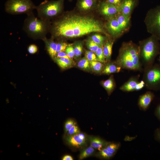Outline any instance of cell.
Instances as JSON below:
<instances>
[{
  "label": "cell",
  "mask_w": 160,
  "mask_h": 160,
  "mask_svg": "<svg viewBox=\"0 0 160 160\" xmlns=\"http://www.w3.org/2000/svg\"><path fill=\"white\" fill-rule=\"evenodd\" d=\"M141 61L143 68L154 64L155 59L160 53V43L154 36L150 37L140 42Z\"/></svg>",
  "instance_id": "4"
},
{
  "label": "cell",
  "mask_w": 160,
  "mask_h": 160,
  "mask_svg": "<svg viewBox=\"0 0 160 160\" xmlns=\"http://www.w3.org/2000/svg\"><path fill=\"white\" fill-rule=\"evenodd\" d=\"M24 22L23 29L33 39H41L49 32L51 21L36 17L33 12L27 15Z\"/></svg>",
  "instance_id": "3"
},
{
  "label": "cell",
  "mask_w": 160,
  "mask_h": 160,
  "mask_svg": "<svg viewBox=\"0 0 160 160\" xmlns=\"http://www.w3.org/2000/svg\"><path fill=\"white\" fill-rule=\"evenodd\" d=\"M105 25L106 30L114 38H118L123 33L120 28L116 15L108 20Z\"/></svg>",
  "instance_id": "12"
},
{
  "label": "cell",
  "mask_w": 160,
  "mask_h": 160,
  "mask_svg": "<svg viewBox=\"0 0 160 160\" xmlns=\"http://www.w3.org/2000/svg\"><path fill=\"white\" fill-rule=\"evenodd\" d=\"M122 0H105L106 2L117 7H119Z\"/></svg>",
  "instance_id": "38"
},
{
  "label": "cell",
  "mask_w": 160,
  "mask_h": 160,
  "mask_svg": "<svg viewBox=\"0 0 160 160\" xmlns=\"http://www.w3.org/2000/svg\"><path fill=\"white\" fill-rule=\"evenodd\" d=\"M56 42L57 53L60 52L65 51L68 44L65 41V40H58Z\"/></svg>",
  "instance_id": "32"
},
{
  "label": "cell",
  "mask_w": 160,
  "mask_h": 160,
  "mask_svg": "<svg viewBox=\"0 0 160 160\" xmlns=\"http://www.w3.org/2000/svg\"><path fill=\"white\" fill-rule=\"evenodd\" d=\"M160 55H159V63H160Z\"/></svg>",
  "instance_id": "45"
},
{
  "label": "cell",
  "mask_w": 160,
  "mask_h": 160,
  "mask_svg": "<svg viewBox=\"0 0 160 160\" xmlns=\"http://www.w3.org/2000/svg\"><path fill=\"white\" fill-rule=\"evenodd\" d=\"M36 8L31 0H7L5 4L6 12L13 15H27L33 12Z\"/></svg>",
  "instance_id": "7"
},
{
  "label": "cell",
  "mask_w": 160,
  "mask_h": 160,
  "mask_svg": "<svg viewBox=\"0 0 160 160\" xmlns=\"http://www.w3.org/2000/svg\"><path fill=\"white\" fill-rule=\"evenodd\" d=\"M80 132L79 128L76 124L72 127L66 133L67 135H71L78 134Z\"/></svg>",
  "instance_id": "36"
},
{
  "label": "cell",
  "mask_w": 160,
  "mask_h": 160,
  "mask_svg": "<svg viewBox=\"0 0 160 160\" xmlns=\"http://www.w3.org/2000/svg\"><path fill=\"white\" fill-rule=\"evenodd\" d=\"M115 61L122 69L140 72L143 70L140 60L139 46L132 41L122 43Z\"/></svg>",
  "instance_id": "2"
},
{
  "label": "cell",
  "mask_w": 160,
  "mask_h": 160,
  "mask_svg": "<svg viewBox=\"0 0 160 160\" xmlns=\"http://www.w3.org/2000/svg\"><path fill=\"white\" fill-rule=\"evenodd\" d=\"M145 87V83L143 80H142L139 81L138 84L136 88V91L142 89Z\"/></svg>",
  "instance_id": "42"
},
{
  "label": "cell",
  "mask_w": 160,
  "mask_h": 160,
  "mask_svg": "<svg viewBox=\"0 0 160 160\" xmlns=\"http://www.w3.org/2000/svg\"><path fill=\"white\" fill-rule=\"evenodd\" d=\"M155 139L160 142V127L157 129L155 131L154 134Z\"/></svg>",
  "instance_id": "40"
},
{
  "label": "cell",
  "mask_w": 160,
  "mask_h": 160,
  "mask_svg": "<svg viewBox=\"0 0 160 160\" xmlns=\"http://www.w3.org/2000/svg\"><path fill=\"white\" fill-rule=\"evenodd\" d=\"M77 65L79 68L84 71L90 72L93 71L89 60L85 56L78 60Z\"/></svg>",
  "instance_id": "24"
},
{
  "label": "cell",
  "mask_w": 160,
  "mask_h": 160,
  "mask_svg": "<svg viewBox=\"0 0 160 160\" xmlns=\"http://www.w3.org/2000/svg\"><path fill=\"white\" fill-rule=\"evenodd\" d=\"M143 80L148 89L160 90V65L154 64L143 68Z\"/></svg>",
  "instance_id": "6"
},
{
  "label": "cell",
  "mask_w": 160,
  "mask_h": 160,
  "mask_svg": "<svg viewBox=\"0 0 160 160\" xmlns=\"http://www.w3.org/2000/svg\"><path fill=\"white\" fill-rule=\"evenodd\" d=\"M103 46H100L95 54L99 62L105 64L106 63V61L103 52Z\"/></svg>",
  "instance_id": "31"
},
{
  "label": "cell",
  "mask_w": 160,
  "mask_h": 160,
  "mask_svg": "<svg viewBox=\"0 0 160 160\" xmlns=\"http://www.w3.org/2000/svg\"><path fill=\"white\" fill-rule=\"evenodd\" d=\"M154 97V93L150 91L146 92L144 94L140 95L138 103L140 108L145 111L148 108Z\"/></svg>",
  "instance_id": "13"
},
{
  "label": "cell",
  "mask_w": 160,
  "mask_h": 160,
  "mask_svg": "<svg viewBox=\"0 0 160 160\" xmlns=\"http://www.w3.org/2000/svg\"><path fill=\"white\" fill-rule=\"evenodd\" d=\"M83 43L82 41H78L73 44L74 50V58L76 60L81 57L83 52Z\"/></svg>",
  "instance_id": "25"
},
{
  "label": "cell",
  "mask_w": 160,
  "mask_h": 160,
  "mask_svg": "<svg viewBox=\"0 0 160 160\" xmlns=\"http://www.w3.org/2000/svg\"><path fill=\"white\" fill-rule=\"evenodd\" d=\"M55 57H63L71 59L68 54L65 51H62L57 52V53Z\"/></svg>",
  "instance_id": "39"
},
{
  "label": "cell",
  "mask_w": 160,
  "mask_h": 160,
  "mask_svg": "<svg viewBox=\"0 0 160 160\" xmlns=\"http://www.w3.org/2000/svg\"><path fill=\"white\" fill-rule=\"evenodd\" d=\"M53 60L62 68L66 69L73 67L75 63L73 59L63 57H55Z\"/></svg>",
  "instance_id": "20"
},
{
  "label": "cell",
  "mask_w": 160,
  "mask_h": 160,
  "mask_svg": "<svg viewBox=\"0 0 160 160\" xmlns=\"http://www.w3.org/2000/svg\"><path fill=\"white\" fill-rule=\"evenodd\" d=\"M120 144L118 143L108 142L105 147L110 153L114 155L119 149Z\"/></svg>",
  "instance_id": "29"
},
{
  "label": "cell",
  "mask_w": 160,
  "mask_h": 160,
  "mask_svg": "<svg viewBox=\"0 0 160 160\" xmlns=\"http://www.w3.org/2000/svg\"><path fill=\"white\" fill-rule=\"evenodd\" d=\"M65 0H45L36 6L38 17L43 20L51 21L63 12Z\"/></svg>",
  "instance_id": "5"
},
{
  "label": "cell",
  "mask_w": 160,
  "mask_h": 160,
  "mask_svg": "<svg viewBox=\"0 0 160 160\" xmlns=\"http://www.w3.org/2000/svg\"><path fill=\"white\" fill-rule=\"evenodd\" d=\"M82 149L79 156V160H82L92 156L95 151V149L90 145Z\"/></svg>",
  "instance_id": "23"
},
{
  "label": "cell",
  "mask_w": 160,
  "mask_h": 160,
  "mask_svg": "<svg viewBox=\"0 0 160 160\" xmlns=\"http://www.w3.org/2000/svg\"><path fill=\"white\" fill-rule=\"evenodd\" d=\"M55 39L51 36L49 39L46 37L42 40L44 42L47 50L51 57L54 59L57 53V43L54 41Z\"/></svg>",
  "instance_id": "16"
},
{
  "label": "cell",
  "mask_w": 160,
  "mask_h": 160,
  "mask_svg": "<svg viewBox=\"0 0 160 160\" xmlns=\"http://www.w3.org/2000/svg\"><path fill=\"white\" fill-rule=\"evenodd\" d=\"M137 1V0H122L119 6L120 12L126 16L130 17L131 14Z\"/></svg>",
  "instance_id": "15"
},
{
  "label": "cell",
  "mask_w": 160,
  "mask_h": 160,
  "mask_svg": "<svg viewBox=\"0 0 160 160\" xmlns=\"http://www.w3.org/2000/svg\"><path fill=\"white\" fill-rule=\"evenodd\" d=\"M95 0L98 2L100 1H105V0Z\"/></svg>",
  "instance_id": "44"
},
{
  "label": "cell",
  "mask_w": 160,
  "mask_h": 160,
  "mask_svg": "<svg viewBox=\"0 0 160 160\" xmlns=\"http://www.w3.org/2000/svg\"><path fill=\"white\" fill-rule=\"evenodd\" d=\"M97 155L99 157L105 159H110L114 155L108 151L105 147L99 151Z\"/></svg>",
  "instance_id": "28"
},
{
  "label": "cell",
  "mask_w": 160,
  "mask_h": 160,
  "mask_svg": "<svg viewBox=\"0 0 160 160\" xmlns=\"http://www.w3.org/2000/svg\"><path fill=\"white\" fill-rule=\"evenodd\" d=\"M120 29L123 33L128 29L130 24V17L126 16L121 12L116 15Z\"/></svg>",
  "instance_id": "17"
},
{
  "label": "cell",
  "mask_w": 160,
  "mask_h": 160,
  "mask_svg": "<svg viewBox=\"0 0 160 160\" xmlns=\"http://www.w3.org/2000/svg\"><path fill=\"white\" fill-rule=\"evenodd\" d=\"M97 4L95 0H77L76 9L81 13H90L96 10Z\"/></svg>",
  "instance_id": "11"
},
{
  "label": "cell",
  "mask_w": 160,
  "mask_h": 160,
  "mask_svg": "<svg viewBox=\"0 0 160 160\" xmlns=\"http://www.w3.org/2000/svg\"><path fill=\"white\" fill-rule=\"evenodd\" d=\"M65 140L67 143L72 148L82 149L87 146L88 136L84 133L80 132L73 135H67Z\"/></svg>",
  "instance_id": "9"
},
{
  "label": "cell",
  "mask_w": 160,
  "mask_h": 160,
  "mask_svg": "<svg viewBox=\"0 0 160 160\" xmlns=\"http://www.w3.org/2000/svg\"><path fill=\"white\" fill-rule=\"evenodd\" d=\"M63 160H73V157L71 155H66L64 156L62 158Z\"/></svg>",
  "instance_id": "43"
},
{
  "label": "cell",
  "mask_w": 160,
  "mask_h": 160,
  "mask_svg": "<svg viewBox=\"0 0 160 160\" xmlns=\"http://www.w3.org/2000/svg\"><path fill=\"white\" fill-rule=\"evenodd\" d=\"M96 10L100 14L107 20L120 12L119 7H117L105 1L98 2Z\"/></svg>",
  "instance_id": "10"
},
{
  "label": "cell",
  "mask_w": 160,
  "mask_h": 160,
  "mask_svg": "<svg viewBox=\"0 0 160 160\" xmlns=\"http://www.w3.org/2000/svg\"><path fill=\"white\" fill-rule=\"evenodd\" d=\"M145 23L148 31L160 41V5L148 12Z\"/></svg>",
  "instance_id": "8"
},
{
  "label": "cell",
  "mask_w": 160,
  "mask_h": 160,
  "mask_svg": "<svg viewBox=\"0 0 160 160\" xmlns=\"http://www.w3.org/2000/svg\"><path fill=\"white\" fill-rule=\"evenodd\" d=\"M114 41L113 39H107L103 46V52L106 63L110 61Z\"/></svg>",
  "instance_id": "21"
},
{
  "label": "cell",
  "mask_w": 160,
  "mask_h": 160,
  "mask_svg": "<svg viewBox=\"0 0 160 160\" xmlns=\"http://www.w3.org/2000/svg\"><path fill=\"white\" fill-rule=\"evenodd\" d=\"M92 71L97 73H101L104 67V64L99 61H89Z\"/></svg>",
  "instance_id": "26"
},
{
  "label": "cell",
  "mask_w": 160,
  "mask_h": 160,
  "mask_svg": "<svg viewBox=\"0 0 160 160\" xmlns=\"http://www.w3.org/2000/svg\"><path fill=\"white\" fill-rule=\"evenodd\" d=\"M65 52L68 54L70 58L73 60L74 57V50L73 44H68Z\"/></svg>",
  "instance_id": "35"
},
{
  "label": "cell",
  "mask_w": 160,
  "mask_h": 160,
  "mask_svg": "<svg viewBox=\"0 0 160 160\" xmlns=\"http://www.w3.org/2000/svg\"><path fill=\"white\" fill-rule=\"evenodd\" d=\"M101 84L107 91L108 95L111 94L116 87V84L113 75H111L107 79L103 81Z\"/></svg>",
  "instance_id": "22"
},
{
  "label": "cell",
  "mask_w": 160,
  "mask_h": 160,
  "mask_svg": "<svg viewBox=\"0 0 160 160\" xmlns=\"http://www.w3.org/2000/svg\"><path fill=\"white\" fill-rule=\"evenodd\" d=\"M122 69L115 61H110L104 64V67L101 74L109 75L113 73H118Z\"/></svg>",
  "instance_id": "18"
},
{
  "label": "cell",
  "mask_w": 160,
  "mask_h": 160,
  "mask_svg": "<svg viewBox=\"0 0 160 160\" xmlns=\"http://www.w3.org/2000/svg\"><path fill=\"white\" fill-rule=\"evenodd\" d=\"M90 38L94 42L100 46H103L107 40L106 37L98 34L92 35Z\"/></svg>",
  "instance_id": "27"
},
{
  "label": "cell",
  "mask_w": 160,
  "mask_h": 160,
  "mask_svg": "<svg viewBox=\"0 0 160 160\" xmlns=\"http://www.w3.org/2000/svg\"><path fill=\"white\" fill-rule=\"evenodd\" d=\"M88 141L90 146L99 151L104 148L109 142L100 138L93 136H88Z\"/></svg>",
  "instance_id": "19"
},
{
  "label": "cell",
  "mask_w": 160,
  "mask_h": 160,
  "mask_svg": "<svg viewBox=\"0 0 160 160\" xmlns=\"http://www.w3.org/2000/svg\"><path fill=\"white\" fill-rule=\"evenodd\" d=\"M140 77L139 74L131 77L120 87V89L127 92L136 91L137 85L139 82Z\"/></svg>",
  "instance_id": "14"
},
{
  "label": "cell",
  "mask_w": 160,
  "mask_h": 160,
  "mask_svg": "<svg viewBox=\"0 0 160 160\" xmlns=\"http://www.w3.org/2000/svg\"><path fill=\"white\" fill-rule=\"evenodd\" d=\"M86 44L88 49L95 53L96 52L100 46L94 42L90 38L86 40Z\"/></svg>",
  "instance_id": "30"
},
{
  "label": "cell",
  "mask_w": 160,
  "mask_h": 160,
  "mask_svg": "<svg viewBox=\"0 0 160 160\" xmlns=\"http://www.w3.org/2000/svg\"><path fill=\"white\" fill-rule=\"evenodd\" d=\"M76 124L75 121L73 119H70L67 120L66 121L64 125L65 132L66 133L72 127Z\"/></svg>",
  "instance_id": "34"
},
{
  "label": "cell",
  "mask_w": 160,
  "mask_h": 160,
  "mask_svg": "<svg viewBox=\"0 0 160 160\" xmlns=\"http://www.w3.org/2000/svg\"><path fill=\"white\" fill-rule=\"evenodd\" d=\"M155 114L156 117L160 121V103L157 106L155 110Z\"/></svg>",
  "instance_id": "41"
},
{
  "label": "cell",
  "mask_w": 160,
  "mask_h": 160,
  "mask_svg": "<svg viewBox=\"0 0 160 160\" xmlns=\"http://www.w3.org/2000/svg\"><path fill=\"white\" fill-rule=\"evenodd\" d=\"M69 1H72V0H68Z\"/></svg>",
  "instance_id": "46"
},
{
  "label": "cell",
  "mask_w": 160,
  "mask_h": 160,
  "mask_svg": "<svg viewBox=\"0 0 160 160\" xmlns=\"http://www.w3.org/2000/svg\"><path fill=\"white\" fill-rule=\"evenodd\" d=\"M85 57L89 61L99 62L95 53L91 51L86 50L85 51Z\"/></svg>",
  "instance_id": "33"
},
{
  "label": "cell",
  "mask_w": 160,
  "mask_h": 160,
  "mask_svg": "<svg viewBox=\"0 0 160 160\" xmlns=\"http://www.w3.org/2000/svg\"><path fill=\"white\" fill-rule=\"evenodd\" d=\"M28 51L31 54L35 53L38 51V48L36 45L34 44L30 45L28 47Z\"/></svg>",
  "instance_id": "37"
},
{
  "label": "cell",
  "mask_w": 160,
  "mask_h": 160,
  "mask_svg": "<svg viewBox=\"0 0 160 160\" xmlns=\"http://www.w3.org/2000/svg\"><path fill=\"white\" fill-rule=\"evenodd\" d=\"M51 37L57 40H65L94 32L109 36L105 24L94 15L77 10L64 12L51 21Z\"/></svg>",
  "instance_id": "1"
}]
</instances>
